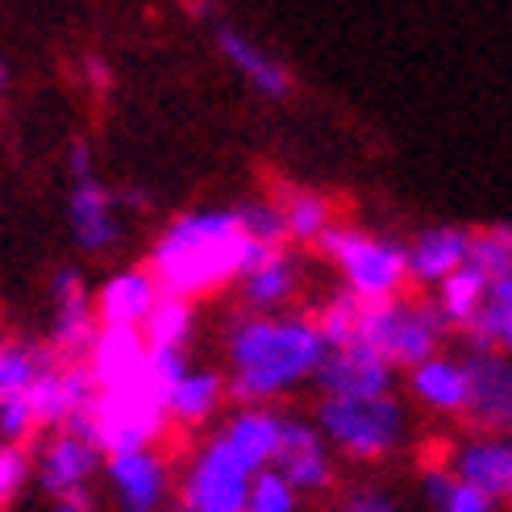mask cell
<instances>
[{
	"instance_id": "38",
	"label": "cell",
	"mask_w": 512,
	"mask_h": 512,
	"mask_svg": "<svg viewBox=\"0 0 512 512\" xmlns=\"http://www.w3.org/2000/svg\"><path fill=\"white\" fill-rule=\"evenodd\" d=\"M92 508H96L92 492H71V496H59L50 512H92Z\"/></svg>"
},
{
	"instance_id": "35",
	"label": "cell",
	"mask_w": 512,
	"mask_h": 512,
	"mask_svg": "<svg viewBox=\"0 0 512 512\" xmlns=\"http://www.w3.org/2000/svg\"><path fill=\"white\" fill-rule=\"evenodd\" d=\"M25 483H30V454L17 442H0V508L13 504Z\"/></svg>"
},
{
	"instance_id": "18",
	"label": "cell",
	"mask_w": 512,
	"mask_h": 512,
	"mask_svg": "<svg viewBox=\"0 0 512 512\" xmlns=\"http://www.w3.org/2000/svg\"><path fill=\"white\" fill-rule=\"evenodd\" d=\"M100 467V450L80 438V433H67L59 429L55 438L42 446V458H38V479L50 500L59 496H71V492H88V483Z\"/></svg>"
},
{
	"instance_id": "13",
	"label": "cell",
	"mask_w": 512,
	"mask_h": 512,
	"mask_svg": "<svg viewBox=\"0 0 512 512\" xmlns=\"http://www.w3.org/2000/svg\"><path fill=\"white\" fill-rule=\"evenodd\" d=\"M105 475H109V488H113L121 512H163V504L171 496V471L159 450L109 454Z\"/></svg>"
},
{
	"instance_id": "14",
	"label": "cell",
	"mask_w": 512,
	"mask_h": 512,
	"mask_svg": "<svg viewBox=\"0 0 512 512\" xmlns=\"http://www.w3.org/2000/svg\"><path fill=\"white\" fill-rule=\"evenodd\" d=\"M408 284L438 288L454 271H463L471 259V229L463 225H425L404 242Z\"/></svg>"
},
{
	"instance_id": "23",
	"label": "cell",
	"mask_w": 512,
	"mask_h": 512,
	"mask_svg": "<svg viewBox=\"0 0 512 512\" xmlns=\"http://www.w3.org/2000/svg\"><path fill=\"white\" fill-rule=\"evenodd\" d=\"M50 363H55V354H50V350L30 346V342H17V338H0V408L30 404V396L42 383V375L50 371Z\"/></svg>"
},
{
	"instance_id": "7",
	"label": "cell",
	"mask_w": 512,
	"mask_h": 512,
	"mask_svg": "<svg viewBox=\"0 0 512 512\" xmlns=\"http://www.w3.org/2000/svg\"><path fill=\"white\" fill-rule=\"evenodd\" d=\"M254 475L263 471H254L217 433L188 463L184 483H179V504H184V512H246Z\"/></svg>"
},
{
	"instance_id": "2",
	"label": "cell",
	"mask_w": 512,
	"mask_h": 512,
	"mask_svg": "<svg viewBox=\"0 0 512 512\" xmlns=\"http://www.w3.org/2000/svg\"><path fill=\"white\" fill-rule=\"evenodd\" d=\"M254 250L259 246L246 242L234 209H196L159 234L150 250V275L159 279L163 296L192 300L242 279Z\"/></svg>"
},
{
	"instance_id": "40",
	"label": "cell",
	"mask_w": 512,
	"mask_h": 512,
	"mask_svg": "<svg viewBox=\"0 0 512 512\" xmlns=\"http://www.w3.org/2000/svg\"><path fill=\"white\" fill-rule=\"evenodd\" d=\"M492 229H496V238H500V242L512 250V221H504V225H492Z\"/></svg>"
},
{
	"instance_id": "24",
	"label": "cell",
	"mask_w": 512,
	"mask_h": 512,
	"mask_svg": "<svg viewBox=\"0 0 512 512\" xmlns=\"http://www.w3.org/2000/svg\"><path fill=\"white\" fill-rule=\"evenodd\" d=\"M225 396H229V383H225L221 371H209V367H204V371H188L171 388V396L163 400L167 421H179V425L196 429V425L217 417V408L225 404Z\"/></svg>"
},
{
	"instance_id": "36",
	"label": "cell",
	"mask_w": 512,
	"mask_h": 512,
	"mask_svg": "<svg viewBox=\"0 0 512 512\" xmlns=\"http://www.w3.org/2000/svg\"><path fill=\"white\" fill-rule=\"evenodd\" d=\"M325 512H400V504L379 488H354V492L338 496Z\"/></svg>"
},
{
	"instance_id": "19",
	"label": "cell",
	"mask_w": 512,
	"mask_h": 512,
	"mask_svg": "<svg viewBox=\"0 0 512 512\" xmlns=\"http://www.w3.org/2000/svg\"><path fill=\"white\" fill-rule=\"evenodd\" d=\"M408 396L421 408L442 417H463L467 413V367L454 354H433L421 367L408 371Z\"/></svg>"
},
{
	"instance_id": "3",
	"label": "cell",
	"mask_w": 512,
	"mask_h": 512,
	"mask_svg": "<svg viewBox=\"0 0 512 512\" xmlns=\"http://www.w3.org/2000/svg\"><path fill=\"white\" fill-rule=\"evenodd\" d=\"M321 254L338 267L342 275V292H350L363 304H383L404 296L408 284V259H404V242L371 234L363 225H334L329 234L317 242Z\"/></svg>"
},
{
	"instance_id": "15",
	"label": "cell",
	"mask_w": 512,
	"mask_h": 512,
	"mask_svg": "<svg viewBox=\"0 0 512 512\" xmlns=\"http://www.w3.org/2000/svg\"><path fill=\"white\" fill-rule=\"evenodd\" d=\"M159 300L163 288L150 275V267H125L113 279H105V288L92 296L100 329H142Z\"/></svg>"
},
{
	"instance_id": "30",
	"label": "cell",
	"mask_w": 512,
	"mask_h": 512,
	"mask_svg": "<svg viewBox=\"0 0 512 512\" xmlns=\"http://www.w3.org/2000/svg\"><path fill=\"white\" fill-rule=\"evenodd\" d=\"M358 321H363V300H354L350 292H334L329 296L313 325H317V334L325 338L329 350H338V346H354L358 342Z\"/></svg>"
},
{
	"instance_id": "31",
	"label": "cell",
	"mask_w": 512,
	"mask_h": 512,
	"mask_svg": "<svg viewBox=\"0 0 512 512\" xmlns=\"http://www.w3.org/2000/svg\"><path fill=\"white\" fill-rule=\"evenodd\" d=\"M238 225H242V234L246 242L254 246H284L288 234H284V213H279V204L275 200H246L234 209Z\"/></svg>"
},
{
	"instance_id": "21",
	"label": "cell",
	"mask_w": 512,
	"mask_h": 512,
	"mask_svg": "<svg viewBox=\"0 0 512 512\" xmlns=\"http://www.w3.org/2000/svg\"><path fill=\"white\" fill-rule=\"evenodd\" d=\"M221 438L234 446L254 471H271L275 454H279V438H284V417L267 404L238 408V413L221 425Z\"/></svg>"
},
{
	"instance_id": "20",
	"label": "cell",
	"mask_w": 512,
	"mask_h": 512,
	"mask_svg": "<svg viewBox=\"0 0 512 512\" xmlns=\"http://www.w3.org/2000/svg\"><path fill=\"white\" fill-rule=\"evenodd\" d=\"M67 217H71V234L84 250H109L121 234L117 225V200L109 188H100L96 179L88 184H75L67 196Z\"/></svg>"
},
{
	"instance_id": "33",
	"label": "cell",
	"mask_w": 512,
	"mask_h": 512,
	"mask_svg": "<svg viewBox=\"0 0 512 512\" xmlns=\"http://www.w3.org/2000/svg\"><path fill=\"white\" fill-rule=\"evenodd\" d=\"M246 512H300V492L279 471H263L254 475Z\"/></svg>"
},
{
	"instance_id": "9",
	"label": "cell",
	"mask_w": 512,
	"mask_h": 512,
	"mask_svg": "<svg viewBox=\"0 0 512 512\" xmlns=\"http://www.w3.org/2000/svg\"><path fill=\"white\" fill-rule=\"evenodd\" d=\"M55 325H50V354L59 363H84L96 334H100V321H96V304L84 288V275L75 267H63L55 275Z\"/></svg>"
},
{
	"instance_id": "11",
	"label": "cell",
	"mask_w": 512,
	"mask_h": 512,
	"mask_svg": "<svg viewBox=\"0 0 512 512\" xmlns=\"http://www.w3.org/2000/svg\"><path fill=\"white\" fill-rule=\"evenodd\" d=\"M392 379L396 371L383 363V358L354 342V346H338V350H325V363L317 371V383L325 396L334 400H371V396H392Z\"/></svg>"
},
{
	"instance_id": "5",
	"label": "cell",
	"mask_w": 512,
	"mask_h": 512,
	"mask_svg": "<svg viewBox=\"0 0 512 512\" xmlns=\"http://www.w3.org/2000/svg\"><path fill=\"white\" fill-rule=\"evenodd\" d=\"M446 321L433 309V300L421 296H396L383 304H363V321H358V342L371 346L392 371H413L425 358L442 354Z\"/></svg>"
},
{
	"instance_id": "16",
	"label": "cell",
	"mask_w": 512,
	"mask_h": 512,
	"mask_svg": "<svg viewBox=\"0 0 512 512\" xmlns=\"http://www.w3.org/2000/svg\"><path fill=\"white\" fill-rule=\"evenodd\" d=\"M296 292H300V259L288 246H259L250 254L242 271V296L250 309L275 317V309H284Z\"/></svg>"
},
{
	"instance_id": "41",
	"label": "cell",
	"mask_w": 512,
	"mask_h": 512,
	"mask_svg": "<svg viewBox=\"0 0 512 512\" xmlns=\"http://www.w3.org/2000/svg\"><path fill=\"white\" fill-rule=\"evenodd\" d=\"M5 88H9V67L0 63V92H5Z\"/></svg>"
},
{
	"instance_id": "22",
	"label": "cell",
	"mask_w": 512,
	"mask_h": 512,
	"mask_svg": "<svg viewBox=\"0 0 512 512\" xmlns=\"http://www.w3.org/2000/svg\"><path fill=\"white\" fill-rule=\"evenodd\" d=\"M217 46H221V55L234 63L263 96H275L279 100V96L292 92V71L279 63L275 55H267V50L254 42V38H246L242 30H234V25H225V30L217 34Z\"/></svg>"
},
{
	"instance_id": "34",
	"label": "cell",
	"mask_w": 512,
	"mask_h": 512,
	"mask_svg": "<svg viewBox=\"0 0 512 512\" xmlns=\"http://www.w3.org/2000/svg\"><path fill=\"white\" fill-rule=\"evenodd\" d=\"M192 367H188V358H184V350H159V346H146V388L155 392L159 400H167L171 396V388L179 379H184Z\"/></svg>"
},
{
	"instance_id": "25",
	"label": "cell",
	"mask_w": 512,
	"mask_h": 512,
	"mask_svg": "<svg viewBox=\"0 0 512 512\" xmlns=\"http://www.w3.org/2000/svg\"><path fill=\"white\" fill-rule=\"evenodd\" d=\"M488 279H483L475 267H463L454 271L446 284L433 288V309L438 317L446 321V329H458V334H467L475 325V317L483 313V300H488Z\"/></svg>"
},
{
	"instance_id": "27",
	"label": "cell",
	"mask_w": 512,
	"mask_h": 512,
	"mask_svg": "<svg viewBox=\"0 0 512 512\" xmlns=\"http://www.w3.org/2000/svg\"><path fill=\"white\" fill-rule=\"evenodd\" d=\"M463 338H467L471 350H500V354H512V275L488 288L483 313L475 317V325L467 329Z\"/></svg>"
},
{
	"instance_id": "17",
	"label": "cell",
	"mask_w": 512,
	"mask_h": 512,
	"mask_svg": "<svg viewBox=\"0 0 512 512\" xmlns=\"http://www.w3.org/2000/svg\"><path fill=\"white\" fill-rule=\"evenodd\" d=\"M84 367L96 383V392H117L142 383L146 375V338L142 329H100Z\"/></svg>"
},
{
	"instance_id": "37",
	"label": "cell",
	"mask_w": 512,
	"mask_h": 512,
	"mask_svg": "<svg viewBox=\"0 0 512 512\" xmlns=\"http://www.w3.org/2000/svg\"><path fill=\"white\" fill-rule=\"evenodd\" d=\"M67 171H71L75 184H88V179H96V175H92V150H88V142H71V150H67Z\"/></svg>"
},
{
	"instance_id": "10",
	"label": "cell",
	"mask_w": 512,
	"mask_h": 512,
	"mask_svg": "<svg viewBox=\"0 0 512 512\" xmlns=\"http://www.w3.org/2000/svg\"><path fill=\"white\" fill-rule=\"evenodd\" d=\"M442 463L483 496L496 504L512 500V438H496V433H467V438L450 442Z\"/></svg>"
},
{
	"instance_id": "4",
	"label": "cell",
	"mask_w": 512,
	"mask_h": 512,
	"mask_svg": "<svg viewBox=\"0 0 512 512\" xmlns=\"http://www.w3.org/2000/svg\"><path fill=\"white\" fill-rule=\"evenodd\" d=\"M317 429L354 463H379L408 442V408L396 396H371V400H334L321 396L317 404Z\"/></svg>"
},
{
	"instance_id": "32",
	"label": "cell",
	"mask_w": 512,
	"mask_h": 512,
	"mask_svg": "<svg viewBox=\"0 0 512 512\" xmlns=\"http://www.w3.org/2000/svg\"><path fill=\"white\" fill-rule=\"evenodd\" d=\"M467 267H475L488 284H500V279L512 275V250L496 238V229H479V234H471V259Z\"/></svg>"
},
{
	"instance_id": "26",
	"label": "cell",
	"mask_w": 512,
	"mask_h": 512,
	"mask_svg": "<svg viewBox=\"0 0 512 512\" xmlns=\"http://www.w3.org/2000/svg\"><path fill=\"white\" fill-rule=\"evenodd\" d=\"M421 492H425V504L433 512H500V504L492 496H483L479 488L463 483L442 458L421 471Z\"/></svg>"
},
{
	"instance_id": "29",
	"label": "cell",
	"mask_w": 512,
	"mask_h": 512,
	"mask_svg": "<svg viewBox=\"0 0 512 512\" xmlns=\"http://www.w3.org/2000/svg\"><path fill=\"white\" fill-rule=\"evenodd\" d=\"M192 334H196L192 300H179V296H163L142 325L146 346H159V350H184L192 342Z\"/></svg>"
},
{
	"instance_id": "6",
	"label": "cell",
	"mask_w": 512,
	"mask_h": 512,
	"mask_svg": "<svg viewBox=\"0 0 512 512\" xmlns=\"http://www.w3.org/2000/svg\"><path fill=\"white\" fill-rule=\"evenodd\" d=\"M163 429H167V408L146 388V379L117 392H96L88 413L67 425V433H80L96 450H109V454L150 450V442Z\"/></svg>"
},
{
	"instance_id": "1",
	"label": "cell",
	"mask_w": 512,
	"mask_h": 512,
	"mask_svg": "<svg viewBox=\"0 0 512 512\" xmlns=\"http://www.w3.org/2000/svg\"><path fill=\"white\" fill-rule=\"evenodd\" d=\"M325 350L313 317L250 313L229 329V396L242 408H259L300 388L304 379H317Z\"/></svg>"
},
{
	"instance_id": "39",
	"label": "cell",
	"mask_w": 512,
	"mask_h": 512,
	"mask_svg": "<svg viewBox=\"0 0 512 512\" xmlns=\"http://www.w3.org/2000/svg\"><path fill=\"white\" fill-rule=\"evenodd\" d=\"M80 67H84V75H88V84H92V88H109V63H105V59L88 55Z\"/></svg>"
},
{
	"instance_id": "8",
	"label": "cell",
	"mask_w": 512,
	"mask_h": 512,
	"mask_svg": "<svg viewBox=\"0 0 512 512\" xmlns=\"http://www.w3.org/2000/svg\"><path fill=\"white\" fill-rule=\"evenodd\" d=\"M467 421L475 433L512 438V354L500 350H467Z\"/></svg>"
},
{
	"instance_id": "28",
	"label": "cell",
	"mask_w": 512,
	"mask_h": 512,
	"mask_svg": "<svg viewBox=\"0 0 512 512\" xmlns=\"http://www.w3.org/2000/svg\"><path fill=\"white\" fill-rule=\"evenodd\" d=\"M279 213H284V234L292 242H321L329 229H334V204L321 192H309V188H292L284 200H279Z\"/></svg>"
},
{
	"instance_id": "12",
	"label": "cell",
	"mask_w": 512,
	"mask_h": 512,
	"mask_svg": "<svg viewBox=\"0 0 512 512\" xmlns=\"http://www.w3.org/2000/svg\"><path fill=\"white\" fill-rule=\"evenodd\" d=\"M271 471L284 475L300 496L309 492H325L334 483V450L321 438V429L309 425V421H296V417H284V438H279V454Z\"/></svg>"
}]
</instances>
